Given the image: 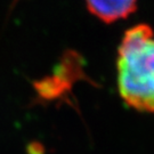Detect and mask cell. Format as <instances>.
<instances>
[{"label": "cell", "mask_w": 154, "mask_h": 154, "mask_svg": "<svg viewBox=\"0 0 154 154\" xmlns=\"http://www.w3.org/2000/svg\"><path fill=\"white\" fill-rule=\"evenodd\" d=\"M88 11L105 23L127 18L137 8V0H85Z\"/></svg>", "instance_id": "cell-2"}, {"label": "cell", "mask_w": 154, "mask_h": 154, "mask_svg": "<svg viewBox=\"0 0 154 154\" xmlns=\"http://www.w3.org/2000/svg\"><path fill=\"white\" fill-rule=\"evenodd\" d=\"M118 88L125 103L154 114V35L147 24L129 29L119 48Z\"/></svg>", "instance_id": "cell-1"}]
</instances>
